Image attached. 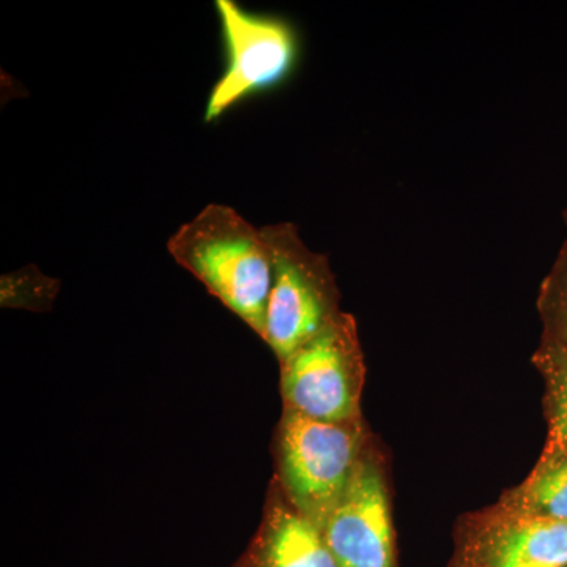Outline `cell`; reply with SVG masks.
Returning a JSON list of instances; mask_svg holds the SVG:
<instances>
[{"label": "cell", "mask_w": 567, "mask_h": 567, "mask_svg": "<svg viewBox=\"0 0 567 567\" xmlns=\"http://www.w3.org/2000/svg\"><path fill=\"white\" fill-rule=\"evenodd\" d=\"M167 249L264 338L274 289V256L262 229L234 208L210 204L183 224L171 237Z\"/></svg>", "instance_id": "cell-1"}, {"label": "cell", "mask_w": 567, "mask_h": 567, "mask_svg": "<svg viewBox=\"0 0 567 567\" xmlns=\"http://www.w3.org/2000/svg\"><path fill=\"white\" fill-rule=\"evenodd\" d=\"M274 256V289L264 339L286 361L322 333L336 317L333 275L327 257L311 251L292 223L262 227Z\"/></svg>", "instance_id": "cell-2"}, {"label": "cell", "mask_w": 567, "mask_h": 567, "mask_svg": "<svg viewBox=\"0 0 567 567\" xmlns=\"http://www.w3.org/2000/svg\"><path fill=\"white\" fill-rule=\"evenodd\" d=\"M279 450L287 494L298 513L322 528L360 462L357 434L347 423H327L287 410Z\"/></svg>", "instance_id": "cell-3"}, {"label": "cell", "mask_w": 567, "mask_h": 567, "mask_svg": "<svg viewBox=\"0 0 567 567\" xmlns=\"http://www.w3.org/2000/svg\"><path fill=\"white\" fill-rule=\"evenodd\" d=\"M360 379L357 328L346 315L282 361V393L289 412L317 421H352L358 415Z\"/></svg>", "instance_id": "cell-4"}, {"label": "cell", "mask_w": 567, "mask_h": 567, "mask_svg": "<svg viewBox=\"0 0 567 567\" xmlns=\"http://www.w3.org/2000/svg\"><path fill=\"white\" fill-rule=\"evenodd\" d=\"M216 11L227 65L205 106V122H215L241 100L286 80L298 55L297 35L286 21L254 14L234 0H218Z\"/></svg>", "instance_id": "cell-5"}, {"label": "cell", "mask_w": 567, "mask_h": 567, "mask_svg": "<svg viewBox=\"0 0 567 567\" xmlns=\"http://www.w3.org/2000/svg\"><path fill=\"white\" fill-rule=\"evenodd\" d=\"M320 529L339 567H394L390 503L374 462H358L344 496Z\"/></svg>", "instance_id": "cell-6"}, {"label": "cell", "mask_w": 567, "mask_h": 567, "mask_svg": "<svg viewBox=\"0 0 567 567\" xmlns=\"http://www.w3.org/2000/svg\"><path fill=\"white\" fill-rule=\"evenodd\" d=\"M462 567H567V520L509 513L466 547Z\"/></svg>", "instance_id": "cell-7"}, {"label": "cell", "mask_w": 567, "mask_h": 567, "mask_svg": "<svg viewBox=\"0 0 567 567\" xmlns=\"http://www.w3.org/2000/svg\"><path fill=\"white\" fill-rule=\"evenodd\" d=\"M254 567L339 566L315 522L279 507L265 527Z\"/></svg>", "instance_id": "cell-8"}, {"label": "cell", "mask_w": 567, "mask_h": 567, "mask_svg": "<svg viewBox=\"0 0 567 567\" xmlns=\"http://www.w3.org/2000/svg\"><path fill=\"white\" fill-rule=\"evenodd\" d=\"M536 363L547 377L550 402L547 443L535 468L540 472L567 456V346L546 339Z\"/></svg>", "instance_id": "cell-9"}, {"label": "cell", "mask_w": 567, "mask_h": 567, "mask_svg": "<svg viewBox=\"0 0 567 567\" xmlns=\"http://www.w3.org/2000/svg\"><path fill=\"white\" fill-rule=\"evenodd\" d=\"M514 513L567 520V456L533 472L514 499Z\"/></svg>", "instance_id": "cell-10"}, {"label": "cell", "mask_w": 567, "mask_h": 567, "mask_svg": "<svg viewBox=\"0 0 567 567\" xmlns=\"http://www.w3.org/2000/svg\"><path fill=\"white\" fill-rule=\"evenodd\" d=\"M539 306L547 324V339L567 346V237L543 284Z\"/></svg>", "instance_id": "cell-11"}, {"label": "cell", "mask_w": 567, "mask_h": 567, "mask_svg": "<svg viewBox=\"0 0 567 567\" xmlns=\"http://www.w3.org/2000/svg\"><path fill=\"white\" fill-rule=\"evenodd\" d=\"M563 221H565V226H566V229H567V208L565 212H563Z\"/></svg>", "instance_id": "cell-12"}]
</instances>
